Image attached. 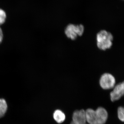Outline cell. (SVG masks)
<instances>
[{"label": "cell", "mask_w": 124, "mask_h": 124, "mask_svg": "<svg viewBox=\"0 0 124 124\" xmlns=\"http://www.w3.org/2000/svg\"></svg>", "instance_id": "5bb4252c"}, {"label": "cell", "mask_w": 124, "mask_h": 124, "mask_svg": "<svg viewBox=\"0 0 124 124\" xmlns=\"http://www.w3.org/2000/svg\"><path fill=\"white\" fill-rule=\"evenodd\" d=\"M7 18L6 13L4 10L0 9V26L5 22Z\"/></svg>", "instance_id": "30bf717a"}, {"label": "cell", "mask_w": 124, "mask_h": 124, "mask_svg": "<svg viewBox=\"0 0 124 124\" xmlns=\"http://www.w3.org/2000/svg\"></svg>", "instance_id": "9a60e30c"}, {"label": "cell", "mask_w": 124, "mask_h": 124, "mask_svg": "<svg viewBox=\"0 0 124 124\" xmlns=\"http://www.w3.org/2000/svg\"><path fill=\"white\" fill-rule=\"evenodd\" d=\"M54 119L56 122L59 124H61L64 122L66 116L63 112L59 110H56L53 114Z\"/></svg>", "instance_id": "ba28073f"}, {"label": "cell", "mask_w": 124, "mask_h": 124, "mask_svg": "<svg viewBox=\"0 0 124 124\" xmlns=\"http://www.w3.org/2000/svg\"><path fill=\"white\" fill-rule=\"evenodd\" d=\"M117 115L119 119L121 121L124 122V108L122 107H119L117 110Z\"/></svg>", "instance_id": "8fae6325"}, {"label": "cell", "mask_w": 124, "mask_h": 124, "mask_svg": "<svg viewBox=\"0 0 124 124\" xmlns=\"http://www.w3.org/2000/svg\"><path fill=\"white\" fill-rule=\"evenodd\" d=\"M113 36L110 32L104 30L100 31L96 36L98 48L102 50L110 48L113 44Z\"/></svg>", "instance_id": "6da1fadb"}, {"label": "cell", "mask_w": 124, "mask_h": 124, "mask_svg": "<svg viewBox=\"0 0 124 124\" xmlns=\"http://www.w3.org/2000/svg\"><path fill=\"white\" fill-rule=\"evenodd\" d=\"M85 27L82 24L75 25L68 24L64 30V33L67 37L72 40L77 39L78 36H81L84 32Z\"/></svg>", "instance_id": "7a4b0ae2"}, {"label": "cell", "mask_w": 124, "mask_h": 124, "mask_svg": "<svg viewBox=\"0 0 124 124\" xmlns=\"http://www.w3.org/2000/svg\"><path fill=\"white\" fill-rule=\"evenodd\" d=\"M110 93L111 100L114 102L119 100L124 95V81L116 85Z\"/></svg>", "instance_id": "277c9868"}, {"label": "cell", "mask_w": 124, "mask_h": 124, "mask_svg": "<svg viewBox=\"0 0 124 124\" xmlns=\"http://www.w3.org/2000/svg\"><path fill=\"white\" fill-rule=\"evenodd\" d=\"M85 112L86 122L88 124H98L95 111L91 108H88Z\"/></svg>", "instance_id": "52a82bcc"}, {"label": "cell", "mask_w": 124, "mask_h": 124, "mask_svg": "<svg viewBox=\"0 0 124 124\" xmlns=\"http://www.w3.org/2000/svg\"><path fill=\"white\" fill-rule=\"evenodd\" d=\"M70 124H74V123H73V122H72H72H71Z\"/></svg>", "instance_id": "4fadbf2b"}, {"label": "cell", "mask_w": 124, "mask_h": 124, "mask_svg": "<svg viewBox=\"0 0 124 124\" xmlns=\"http://www.w3.org/2000/svg\"><path fill=\"white\" fill-rule=\"evenodd\" d=\"M72 122L75 124H86L85 112L83 109L75 111L72 115Z\"/></svg>", "instance_id": "5b68a950"}, {"label": "cell", "mask_w": 124, "mask_h": 124, "mask_svg": "<svg viewBox=\"0 0 124 124\" xmlns=\"http://www.w3.org/2000/svg\"><path fill=\"white\" fill-rule=\"evenodd\" d=\"M116 79L112 74L105 73L102 75L99 80L100 86L104 90L112 89L116 84Z\"/></svg>", "instance_id": "3957f363"}, {"label": "cell", "mask_w": 124, "mask_h": 124, "mask_svg": "<svg viewBox=\"0 0 124 124\" xmlns=\"http://www.w3.org/2000/svg\"><path fill=\"white\" fill-rule=\"evenodd\" d=\"M3 37H4V35H3V31L2 29L0 27V44H1L3 40Z\"/></svg>", "instance_id": "7c38bea8"}, {"label": "cell", "mask_w": 124, "mask_h": 124, "mask_svg": "<svg viewBox=\"0 0 124 124\" xmlns=\"http://www.w3.org/2000/svg\"><path fill=\"white\" fill-rule=\"evenodd\" d=\"M8 108L6 101L3 99H0V118L4 116Z\"/></svg>", "instance_id": "9c48e42d"}, {"label": "cell", "mask_w": 124, "mask_h": 124, "mask_svg": "<svg viewBox=\"0 0 124 124\" xmlns=\"http://www.w3.org/2000/svg\"><path fill=\"white\" fill-rule=\"evenodd\" d=\"M98 124H104L106 122L108 113L106 110L102 107H99L95 110Z\"/></svg>", "instance_id": "8992f818"}]
</instances>
